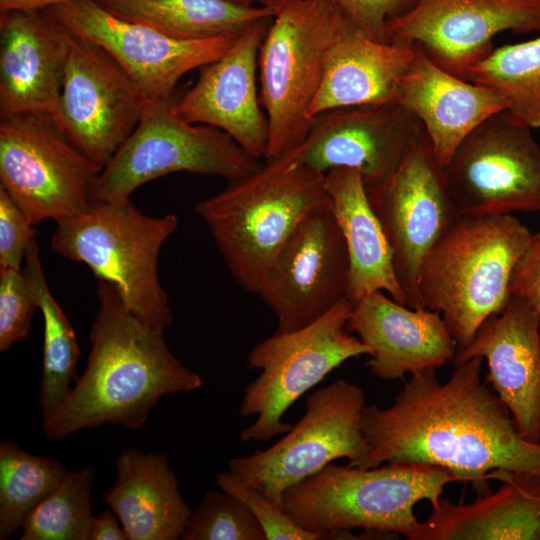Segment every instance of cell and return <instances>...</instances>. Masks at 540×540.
Wrapping results in <instances>:
<instances>
[{
  "label": "cell",
  "instance_id": "ffe728a7",
  "mask_svg": "<svg viewBox=\"0 0 540 540\" xmlns=\"http://www.w3.org/2000/svg\"><path fill=\"white\" fill-rule=\"evenodd\" d=\"M486 359V382L509 409L523 438L540 443V323L533 309L510 295L473 339L457 348L455 365Z\"/></svg>",
  "mask_w": 540,
  "mask_h": 540
},
{
  "label": "cell",
  "instance_id": "1f68e13d",
  "mask_svg": "<svg viewBox=\"0 0 540 540\" xmlns=\"http://www.w3.org/2000/svg\"><path fill=\"white\" fill-rule=\"evenodd\" d=\"M94 472H66L60 484L24 520L21 540H89Z\"/></svg>",
  "mask_w": 540,
  "mask_h": 540
},
{
  "label": "cell",
  "instance_id": "83f0119b",
  "mask_svg": "<svg viewBox=\"0 0 540 540\" xmlns=\"http://www.w3.org/2000/svg\"><path fill=\"white\" fill-rule=\"evenodd\" d=\"M110 13L183 40L240 33L275 8L234 0H94Z\"/></svg>",
  "mask_w": 540,
  "mask_h": 540
},
{
  "label": "cell",
  "instance_id": "d6a6232c",
  "mask_svg": "<svg viewBox=\"0 0 540 540\" xmlns=\"http://www.w3.org/2000/svg\"><path fill=\"white\" fill-rule=\"evenodd\" d=\"M184 540H267L248 506L221 490H208L191 513Z\"/></svg>",
  "mask_w": 540,
  "mask_h": 540
},
{
  "label": "cell",
  "instance_id": "4dcf8cb0",
  "mask_svg": "<svg viewBox=\"0 0 540 540\" xmlns=\"http://www.w3.org/2000/svg\"><path fill=\"white\" fill-rule=\"evenodd\" d=\"M57 460L33 455L13 441L0 443V539L7 540L62 481Z\"/></svg>",
  "mask_w": 540,
  "mask_h": 540
},
{
  "label": "cell",
  "instance_id": "60d3db41",
  "mask_svg": "<svg viewBox=\"0 0 540 540\" xmlns=\"http://www.w3.org/2000/svg\"><path fill=\"white\" fill-rule=\"evenodd\" d=\"M239 3H243L246 5H260V6H270L273 7L279 0H234Z\"/></svg>",
  "mask_w": 540,
  "mask_h": 540
},
{
  "label": "cell",
  "instance_id": "603a6c76",
  "mask_svg": "<svg viewBox=\"0 0 540 540\" xmlns=\"http://www.w3.org/2000/svg\"><path fill=\"white\" fill-rule=\"evenodd\" d=\"M414 45L394 102L419 120L439 164L445 167L461 142L487 118L505 110V105L490 88L449 73Z\"/></svg>",
  "mask_w": 540,
  "mask_h": 540
},
{
  "label": "cell",
  "instance_id": "ac0fdd59",
  "mask_svg": "<svg viewBox=\"0 0 540 540\" xmlns=\"http://www.w3.org/2000/svg\"><path fill=\"white\" fill-rule=\"evenodd\" d=\"M422 131L419 120L395 102L336 108L313 118L299 157L323 174L354 168L369 190L394 174Z\"/></svg>",
  "mask_w": 540,
  "mask_h": 540
},
{
  "label": "cell",
  "instance_id": "8992f818",
  "mask_svg": "<svg viewBox=\"0 0 540 540\" xmlns=\"http://www.w3.org/2000/svg\"><path fill=\"white\" fill-rule=\"evenodd\" d=\"M178 225L174 214L148 216L130 199L91 202L83 212L57 222L51 248L88 266L117 290L138 319L164 332L173 315L159 281L158 256Z\"/></svg>",
  "mask_w": 540,
  "mask_h": 540
},
{
  "label": "cell",
  "instance_id": "ab89813d",
  "mask_svg": "<svg viewBox=\"0 0 540 540\" xmlns=\"http://www.w3.org/2000/svg\"><path fill=\"white\" fill-rule=\"evenodd\" d=\"M70 0H0V12L42 11Z\"/></svg>",
  "mask_w": 540,
  "mask_h": 540
},
{
  "label": "cell",
  "instance_id": "d4e9b609",
  "mask_svg": "<svg viewBox=\"0 0 540 540\" xmlns=\"http://www.w3.org/2000/svg\"><path fill=\"white\" fill-rule=\"evenodd\" d=\"M414 44L379 42L349 18L336 39L310 117L341 107L394 102Z\"/></svg>",
  "mask_w": 540,
  "mask_h": 540
},
{
  "label": "cell",
  "instance_id": "3957f363",
  "mask_svg": "<svg viewBox=\"0 0 540 540\" xmlns=\"http://www.w3.org/2000/svg\"><path fill=\"white\" fill-rule=\"evenodd\" d=\"M329 201L325 176L300 160L299 146L229 180L195 206L228 270L257 294L279 251L314 209Z\"/></svg>",
  "mask_w": 540,
  "mask_h": 540
},
{
  "label": "cell",
  "instance_id": "e0dca14e",
  "mask_svg": "<svg viewBox=\"0 0 540 540\" xmlns=\"http://www.w3.org/2000/svg\"><path fill=\"white\" fill-rule=\"evenodd\" d=\"M540 31V0H413L386 26L389 42L417 44L441 68L466 79L499 33Z\"/></svg>",
  "mask_w": 540,
  "mask_h": 540
},
{
  "label": "cell",
  "instance_id": "f1b7e54d",
  "mask_svg": "<svg viewBox=\"0 0 540 540\" xmlns=\"http://www.w3.org/2000/svg\"><path fill=\"white\" fill-rule=\"evenodd\" d=\"M38 309L44 320L42 380L39 396L42 418L53 415L64 403L76 377L80 355L72 325L51 293L39 249L34 239L26 251L24 266Z\"/></svg>",
  "mask_w": 540,
  "mask_h": 540
},
{
  "label": "cell",
  "instance_id": "9c48e42d",
  "mask_svg": "<svg viewBox=\"0 0 540 540\" xmlns=\"http://www.w3.org/2000/svg\"><path fill=\"white\" fill-rule=\"evenodd\" d=\"M173 102H146L137 126L97 177L91 202L130 199L141 185L175 172L232 180L260 166L225 132L181 118Z\"/></svg>",
  "mask_w": 540,
  "mask_h": 540
},
{
  "label": "cell",
  "instance_id": "7402d4cb",
  "mask_svg": "<svg viewBox=\"0 0 540 540\" xmlns=\"http://www.w3.org/2000/svg\"><path fill=\"white\" fill-rule=\"evenodd\" d=\"M68 38L43 10L0 12V116L51 112L62 90Z\"/></svg>",
  "mask_w": 540,
  "mask_h": 540
},
{
  "label": "cell",
  "instance_id": "6da1fadb",
  "mask_svg": "<svg viewBox=\"0 0 540 540\" xmlns=\"http://www.w3.org/2000/svg\"><path fill=\"white\" fill-rule=\"evenodd\" d=\"M482 360L455 365L444 383L435 369L413 374L389 407L365 406L367 450L348 465L437 466L480 493L495 471L540 474V443L521 436L507 406L482 380Z\"/></svg>",
  "mask_w": 540,
  "mask_h": 540
},
{
  "label": "cell",
  "instance_id": "9a60e30c",
  "mask_svg": "<svg viewBox=\"0 0 540 540\" xmlns=\"http://www.w3.org/2000/svg\"><path fill=\"white\" fill-rule=\"evenodd\" d=\"M366 193L389 242L406 306L424 308L418 287L422 261L460 215L424 129L394 174Z\"/></svg>",
  "mask_w": 540,
  "mask_h": 540
},
{
  "label": "cell",
  "instance_id": "d6986e66",
  "mask_svg": "<svg viewBox=\"0 0 540 540\" xmlns=\"http://www.w3.org/2000/svg\"><path fill=\"white\" fill-rule=\"evenodd\" d=\"M272 18L258 20L241 31L226 52L203 66L196 83L173 102V110L181 118L225 132L256 159L265 158L268 145V120L257 76L260 46Z\"/></svg>",
  "mask_w": 540,
  "mask_h": 540
},
{
  "label": "cell",
  "instance_id": "cb8c5ba5",
  "mask_svg": "<svg viewBox=\"0 0 540 540\" xmlns=\"http://www.w3.org/2000/svg\"><path fill=\"white\" fill-rule=\"evenodd\" d=\"M494 493L468 504L441 497L412 540H540V474L495 471Z\"/></svg>",
  "mask_w": 540,
  "mask_h": 540
},
{
  "label": "cell",
  "instance_id": "4fadbf2b",
  "mask_svg": "<svg viewBox=\"0 0 540 540\" xmlns=\"http://www.w3.org/2000/svg\"><path fill=\"white\" fill-rule=\"evenodd\" d=\"M145 104L105 50L69 33L62 90L49 113L68 142L103 169L137 126Z\"/></svg>",
  "mask_w": 540,
  "mask_h": 540
},
{
  "label": "cell",
  "instance_id": "5b68a950",
  "mask_svg": "<svg viewBox=\"0 0 540 540\" xmlns=\"http://www.w3.org/2000/svg\"><path fill=\"white\" fill-rule=\"evenodd\" d=\"M454 481L459 480L450 471L431 465L361 468L332 462L287 488L281 508L300 528L323 538L362 528L412 540L420 525L416 504L427 500L435 505Z\"/></svg>",
  "mask_w": 540,
  "mask_h": 540
},
{
  "label": "cell",
  "instance_id": "f546056e",
  "mask_svg": "<svg viewBox=\"0 0 540 540\" xmlns=\"http://www.w3.org/2000/svg\"><path fill=\"white\" fill-rule=\"evenodd\" d=\"M466 80L490 88L510 115L540 128V36L494 48L469 69Z\"/></svg>",
  "mask_w": 540,
  "mask_h": 540
},
{
  "label": "cell",
  "instance_id": "e575fe53",
  "mask_svg": "<svg viewBox=\"0 0 540 540\" xmlns=\"http://www.w3.org/2000/svg\"><path fill=\"white\" fill-rule=\"evenodd\" d=\"M215 483L223 490L245 503L263 528L267 540H317L323 539L300 528L283 511L258 489L241 482L229 470L216 476Z\"/></svg>",
  "mask_w": 540,
  "mask_h": 540
},
{
  "label": "cell",
  "instance_id": "4316f807",
  "mask_svg": "<svg viewBox=\"0 0 540 540\" xmlns=\"http://www.w3.org/2000/svg\"><path fill=\"white\" fill-rule=\"evenodd\" d=\"M324 176L330 208L349 259L348 298L354 302L374 291H383L406 306L389 242L370 204L360 173L354 168L337 167Z\"/></svg>",
  "mask_w": 540,
  "mask_h": 540
},
{
  "label": "cell",
  "instance_id": "2e32d148",
  "mask_svg": "<svg viewBox=\"0 0 540 540\" xmlns=\"http://www.w3.org/2000/svg\"><path fill=\"white\" fill-rule=\"evenodd\" d=\"M349 273L345 241L328 201L296 227L257 295L275 315L277 331L288 332L310 324L348 298Z\"/></svg>",
  "mask_w": 540,
  "mask_h": 540
},
{
  "label": "cell",
  "instance_id": "836d02e7",
  "mask_svg": "<svg viewBox=\"0 0 540 540\" xmlns=\"http://www.w3.org/2000/svg\"><path fill=\"white\" fill-rule=\"evenodd\" d=\"M36 309L37 302L24 268L0 269V352L29 335Z\"/></svg>",
  "mask_w": 540,
  "mask_h": 540
},
{
  "label": "cell",
  "instance_id": "7c38bea8",
  "mask_svg": "<svg viewBox=\"0 0 540 540\" xmlns=\"http://www.w3.org/2000/svg\"><path fill=\"white\" fill-rule=\"evenodd\" d=\"M443 172L460 215L540 211V146L531 128L506 110L477 126Z\"/></svg>",
  "mask_w": 540,
  "mask_h": 540
},
{
  "label": "cell",
  "instance_id": "74e56055",
  "mask_svg": "<svg viewBox=\"0 0 540 540\" xmlns=\"http://www.w3.org/2000/svg\"><path fill=\"white\" fill-rule=\"evenodd\" d=\"M510 295L525 301L535 312L540 323V232L532 240L517 262L509 285Z\"/></svg>",
  "mask_w": 540,
  "mask_h": 540
},
{
  "label": "cell",
  "instance_id": "277c9868",
  "mask_svg": "<svg viewBox=\"0 0 540 540\" xmlns=\"http://www.w3.org/2000/svg\"><path fill=\"white\" fill-rule=\"evenodd\" d=\"M532 237L511 214L459 215L428 251L419 271L420 299L441 314L457 348L505 308L513 270Z\"/></svg>",
  "mask_w": 540,
  "mask_h": 540
},
{
  "label": "cell",
  "instance_id": "44dd1931",
  "mask_svg": "<svg viewBox=\"0 0 540 540\" xmlns=\"http://www.w3.org/2000/svg\"><path fill=\"white\" fill-rule=\"evenodd\" d=\"M348 329L369 347L377 378L394 380L454 361L457 343L440 313L413 309L374 291L353 302Z\"/></svg>",
  "mask_w": 540,
  "mask_h": 540
},
{
  "label": "cell",
  "instance_id": "7a4b0ae2",
  "mask_svg": "<svg viewBox=\"0 0 540 540\" xmlns=\"http://www.w3.org/2000/svg\"><path fill=\"white\" fill-rule=\"evenodd\" d=\"M97 297L86 369L60 408L42 422L51 441L102 425L138 430L161 397L203 383L173 355L164 332L138 319L110 283L99 280Z\"/></svg>",
  "mask_w": 540,
  "mask_h": 540
},
{
  "label": "cell",
  "instance_id": "8fae6325",
  "mask_svg": "<svg viewBox=\"0 0 540 540\" xmlns=\"http://www.w3.org/2000/svg\"><path fill=\"white\" fill-rule=\"evenodd\" d=\"M101 170L64 138L49 114L0 116V188L33 225L86 210Z\"/></svg>",
  "mask_w": 540,
  "mask_h": 540
},
{
  "label": "cell",
  "instance_id": "52a82bcc",
  "mask_svg": "<svg viewBox=\"0 0 540 540\" xmlns=\"http://www.w3.org/2000/svg\"><path fill=\"white\" fill-rule=\"evenodd\" d=\"M260 46V102L268 120L265 160L304 142L330 51L348 17L326 0H279Z\"/></svg>",
  "mask_w": 540,
  "mask_h": 540
},
{
  "label": "cell",
  "instance_id": "ba28073f",
  "mask_svg": "<svg viewBox=\"0 0 540 540\" xmlns=\"http://www.w3.org/2000/svg\"><path fill=\"white\" fill-rule=\"evenodd\" d=\"M353 302L346 298L310 324L276 331L248 355L261 373L245 388L239 414L256 416L240 433L243 442H265L286 433L282 420L290 406L345 361L371 351L348 329Z\"/></svg>",
  "mask_w": 540,
  "mask_h": 540
},
{
  "label": "cell",
  "instance_id": "5bb4252c",
  "mask_svg": "<svg viewBox=\"0 0 540 540\" xmlns=\"http://www.w3.org/2000/svg\"><path fill=\"white\" fill-rule=\"evenodd\" d=\"M43 11L71 35L105 50L135 83L146 102L170 99L184 74L218 59L239 35L178 39L120 18L94 0H70Z\"/></svg>",
  "mask_w": 540,
  "mask_h": 540
},
{
  "label": "cell",
  "instance_id": "484cf974",
  "mask_svg": "<svg viewBox=\"0 0 540 540\" xmlns=\"http://www.w3.org/2000/svg\"><path fill=\"white\" fill-rule=\"evenodd\" d=\"M115 468V482L103 498L118 516L127 540L182 538L192 512L167 457L131 448L119 455Z\"/></svg>",
  "mask_w": 540,
  "mask_h": 540
},
{
  "label": "cell",
  "instance_id": "d590c367",
  "mask_svg": "<svg viewBox=\"0 0 540 540\" xmlns=\"http://www.w3.org/2000/svg\"><path fill=\"white\" fill-rule=\"evenodd\" d=\"M25 213L0 188V269H21L37 234Z\"/></svg>",
  "mask_w": 540,
  "mask_h": 540
},
{
  "label": "cell",
  "instance_id": "30bf717a",
  "mask_svg": "<svg viewBox=\"0 0 540 540\" xmlns=\"http://www.w3.org/2000/svg\"><path fill=\"white\" fill-rule=\"evenodd\" d=\"M305 405L304 415L283 438L267 449L234 457L228 465L241 482L279 506L287 488L336 459L352 464L367 450L361 387L339 379L309 394Z\"/></svg>",
  "mask_w": 540,
  "mask_h": 540
},
{
  "label": "cell",
  "instance_id": "8d00e7d4",
  "mask_svg": "<svg viewBox=\"0 0 540 540\" xmlns=\"http://www.w3.org/2000/svg\"><path fill=\"white\" fill-rule=\"evenodd\" d=\"M341 10L356 26L379 42H389L388 21L408 10L413 0H326Z\"/></svg>",
  "mask_w": 540,
  "mask_h": 540
},
{
  "label": "cell",
  "instance_id": "f35d334b",
  "mask_svg": "<svg viewBox=\"0 0 540 540\" xmlns=\"http://www.w3.org/2000/svg\"><path fill=\"white\" fill-rule=\"evenodd\" d=\"M89 540H127L126 532L111 508L94 518Z\"/></svg>",
  "mask_w": 540,
  "mask_h": 540
}]
</instances>
